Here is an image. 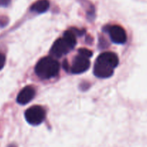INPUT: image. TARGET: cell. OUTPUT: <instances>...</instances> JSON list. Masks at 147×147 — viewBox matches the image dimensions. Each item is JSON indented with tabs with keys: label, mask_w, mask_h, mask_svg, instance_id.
<instances>
[{
	"label": "cell",
	"mask_w": 147,
	"mask_h": 147,
	"mask_svg": "<svg viewBox=\"0 0 147 147\" xmlns=\"http://www.w3.org/2000/svg\"><path fill=\"white\" fill-rule=\"evenodd\" d=\"M119 59L116 54L112 52H105L96 59L93 72L99 78H108L114 73V70L118 65Z\"/></svg>",
	"instance_id": "6da1fadb"
},
{
	"label": "cell",
	"mask_w": 147,
	"mask_h": 147,
	"mask_svg": "<svg viewBox=\"0 0 147 147\" xmlns=\"http://www.w3.org/2000/svg\"><path fill=\"white\" fill-rule=\"evenodd\" d=\"M76 44V33L74 30H69L65 32L63 37L55 41L50 48V53L53 57H61L74 48Z\"/></svg>",
	"instance_id": "7a4b0ae2"
},
{
	"label": "cell",
	"mask_w": 147,
	"mask_h": 147,
	"mask_svg": "<svg viewBox=\"0 0 147 147\" xmlns=\"http://www.w3.org/2000/svg\"><path fill=\"white\" fill-rule=\"evenodd\" d=\"M60 65L53 57H44L36 64L35 72L37 77L43 80L54 78L59 74Z\"/></svg>",
	"instance_id": "3957f363"
},
{
	"label": "cell",
	"mask_w": 147,
	"mask_h": 147,
	"mask_svg": "<svg viewBox=\"0 0 147 147\" xmlns=\"http://www.w3.org/2000/svg\"><path fill=\"white\" fill-rule=\"evenodd\" d=\"M24 117L27 123L33 126L40 125L44 121L46 111L40 106H33L26 110Z\"/></svg>",
	"instance_id": "277c9868"
},
{
	"label": "cell",
	"mask_w": 147,
	"mask_h": 147,
	"mask_svg": "<svg viewBox=\"0 0 147 147\" xmlns=\"http://www.w3.org/2000/svg\"><path fill=\"white\" fill-rule=\"evenodd\" d=\"M90 62L89 57L79 54L73 60L71 72L74 74H81L89 68Z\"/></svg>",
	"instance_id": "5b68a950"
},
{
	"label": "cell",
	"mask_w": 147,
	"mask_h": 147,
	"mask_svg": "<svg viewBox=\"0 0 147 147\" xmlns=\"http://www.w3.org/2000/svg\"><path fill=\"white\" fill-rule=\"evenodd\" d=\"M110 40L116 44H124L127 40L125 30L119 25L110 26L108 30Z\"/></svg>",
	"instance_id": "8992f818"
},
{
	"label": "cell",
	"mask_w": 147,
	"mask_h": 147,
	"mask_svg": "<svg viewBox=\"0 0 147 147\" xmlns=\"http://www.w3.org/2000/svg\"><path fill=\"white\" fill-rule=\"evenodd\" d=\"M35 90L32 86H27L23 88L17 95V102L20 105H25L30 103L35 97Z\"/></svg>",
	"instance_id": "52a82bcc"
},
{
	"label": "cell",
	"mask_w": 147,
	"mask_h": 147,
	"mask_svg": "<svg viewBox=\"0 0 147 147\" xmlns=\"http://www.w3.org/2000/svg\"><path fill=\"white\" fill-rule=\"evenodd\" d=\"M49 7H50V2L48 0H37L34 4H32L30 7V10L38 14H42L47 11Z\"/></svg>",
	"instance_id": "ba28073f"
},
{
	"label": "cell",
	"mask_w": 147,
	"mask_h": 147,
	"mask_svg": "<svg viewBox=\"0 0 147 147\" xmlns=\"http://www.w3.org/2000/svg\"><path fill=\"white\" fill-rule=\"evenodd\" d=\"M79 54L85 56V57H91L92 56V52L90 51L88 49H85V48H81L79 50Z\"/></svg>",
	"instance_id": "9c48e42d"
},
{
	"label": "cell",
	"mask_w": 147,
	"mask_h": 147,
	"mask_svg": "<svg viewBox=\"0 0 147 147\" xmlns=\"http://www.w3.org/2000/svg\"><path fill=\"white\" fill-rule=\"evenodd\" d=\"M6 57L3 53H0V70L4 67V65H5Z\"/></svg>",
	"instance_id": "30bf717a"
},
{
	"label": "cell",
	"mask_w": 147,
	"mask_h": 147,
	"mask_svg": "<svg viewBox=\"0 0 147 147\" xmlns=\"http://www.w3.org/2000/svg\"><path fill=\"white\" fill-rule=\"evenodd\" d=\"M11 0H0V7H7Z\"/></svg>",
	"instance_id": "8fae6325"
},
{
	"label": "cell",
	"mask_w": 147,
	"mask_h": 147,
	"mask_svg": "<svg viewBox=\"0 0 147 147\" xmlns=\"http://www.w3.org/2000/svg\"><path fill=\"white\" fill-rule=\"evenodd\" d=\"M7 20L6 18H1L0 19V27H4L7 24Z\"/></svg>",
	"instance_id": "7c38bea8"
},
{
	"label": "cell",
	"mask_w": 147,
	"mask_h": 147,
	"mask_svg": "<svg viewBox=\"0 0 147 147\" xmlns=\"http://www.w3.org/2000/svg\"><path fill=\"white\" fill-rule=\"evenodd\" d=\"M8 147H17V146L14 144H10V145H9Z\"/></svg>",
	"instance_id": "4fadbf2b"
}]
</instances>
